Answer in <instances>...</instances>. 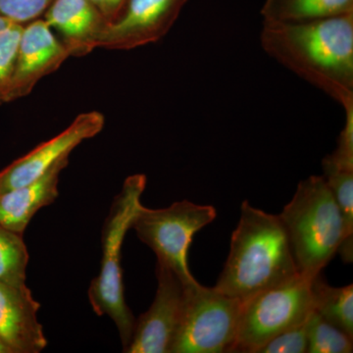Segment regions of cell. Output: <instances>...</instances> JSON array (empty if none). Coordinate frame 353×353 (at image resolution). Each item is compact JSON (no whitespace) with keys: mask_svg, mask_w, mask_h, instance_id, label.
<instances>
[{"mask_svg":"<svg viewBox=\"0 0 353 353\" xmlns=\"http://www.w3.org/2000/svg\"><path fill=\"white\" fill-rule=\"evenodd\" d=\"M313 311L353 338V285L332 287L321 273L311 283Z\"/></svg>","mask_w":353,"mask_h":353,"instance_id":"cell-16","label":"cell"},{"mask_svg":"<svg viewBox=\"0 0 353 353\" xmlns=\"http://www.w3.org/2000/svg\"><path fill=\"white\" fill-rule=\"evenodd\" d=\"M146 176L136 174L128 176L122 190L114 199L110 212L102 230L101 272L88 289V299L97 315H108L119 331L123 347L132 340L136 319L124 296L121 250L128 230L141 205Z\"/></svg>","mask_w":353,"mask_h":353,"instance_id":"cell-4","label":"cell"},{"mask_svg":"<svg viewBox=\"0 0 353 353\" xmlns=\"http://www.w3.org/2000/svg\"><path fill=\"white\" fill-rule=\"evenodd\" d=\"M325 180L340 210L343 225V238L338 253L345 263L353 262V170L334 166L323 160Z\"/></svg>","mask_w":353,"mask_h":353,"instance_id":"cell-17","label":"cell"},{"mask_svg":"<svg viewBox=\"0 0 353 353\" xmlns=\"http://www.w3.org/2000/svg\"><path fill=\"white\" fill-rule=\"evenodd\" d=\"M39 307L27 285L0 282V340L12 353H38L48 345L37 316Z\"/></svg>","mask_w":353,"mask_h":353,"instance_id":"cell-13","label":"cell"},{"mask_svg":"<svg viewBox=\"0 0 353 353\" xmlns=\"http://www.w3.org/2000/svg\"><path fill=\"white\" fill-rule=\"evenodd\" d=\"M0 353H12L10 348L7 347L6 343H4L1 340H0Z\"/></svg>","mask_w":353,"mask_h":353,"instance_id":"cell-26","label":"cell"},{"mask_svg":"<svg viewBox=\"0 0 353 353\" xmlns=\"http://www.w3.org/2000/svg\"><path fill=\"white\" fill-rule=\"evenodd\" d=\"M345 122L339 138L338 146L332 154L324 158L334 166L353 170V103L343 108Z\"/></svg>","mask_w":353,"mask_h":353,"instance_id":"cell-23","label":"cell"},{"mask_svg":"<svg viewBox=\"0 0 353 353\" xmlns=\"http://www.w3.org/2000/svg\"><path fill=\"white\" fill-rule=\"evenodd\" d=\"M157 290L154 301L139 316L128 353H170L182 316L185 285L175 272L157 262Z\"/></svg>","mask_w":353,"mask_h":353,"instance_id":"cell-8","label":"cell"},{"mask_svg":"<svg viewBox=\"0 0 353 353\" xmlns=\"http://www.w3.org/2000/svg\"><path fill=\"white\" fill-rule=\"evenodd\" d=\"M299 275L287 232L278 215L241 204L229 256L214 285L241 301Z\"/></svg>","mask_w":353,"mask_h":353,"instance_id":"cell-2","label":"cell"},{"mask_svg":"<svg viewBox=\"0 0 353 353\" xmlns=\"http://www.w3.org/2000/svg\"><path fill=\"white\" fill-rule=\"evenodd\" d=\"M353 13V0H265L264 22L303 23Z\"/></svg>","mask_w":353,"mask_h":353,"instance_id":"cell-15","label":"cell"},{"mask_svg":"<svg viewBox=\"0 0 353 353\" xmlns=\"http://www.w3.org/2000/svg\"><path fill=\"white\" fill-rule=\"evenodd\" d=\"M309 318V317H308ZM307 321L285 330L267 341L255 353H305L308 348Z\"/></svg>","mask_w":353,"mask_h":353,"instance_id":"cell-21","label":"cell"},{"mask_svg":"<svg viewBox=\"0 0 353 353\" xmlns=\"http://www.w3.org/2000/svg\"><path fill=\"white\" fill-rule=\"evenodd\" d=\"M269 57L343 108L353 103V13L303 23L264 22Z\"/></svg>","mask_w":353,"mask_h":353,"instance_id":"cell-1","label":"cell"},{"mask_svg":"<svg viewBox=\"0 0 353 353\" xmlns=\"http://www.w3.org/2000/svg\"><path fill=\"white\" fill-rule=\"evenodd\" d=\"M278 216L299 274L316 277L338 253L343 238L340 210L324 176H310L299 183L292 201Z\"/></svg>","mask_w":353,"mask_h":353,"instance_id":"cell-3","label":"cell"},{"mask_svg":"<svg viewBox=\"0 0 353 353\" xmlns=\"http://www.w3.org/2000/svg\"><path fill=\"white\" fill-rule=\"evenodd\" d=\"M53 0H0V15L26 25L43 16Z\"/></svg>","mask_w":353,"mask_h":353,"instance_id":"cell-22","label":"cell"},{"mask_svg":"<svg viewBox=\"0 0 353 353\" xmlns=\"http://www.w3.org/2000/svg\"><path fill=\"white\" fill-rule=\"evenodd\" d=\"M23 27L24 25L12 23L0 34V105L6 103L12 82Z\"/></svg>","mask_w":353,"mask_h":353,"instance_id":"cell-20","label":"cell"},{"mask_svg":"<svg viewBox=\"0 0 353 353\" xmlns=\"http://www.w3.org/2000/svg\"><path fill=\"white\" fill-rule=\"evenodd\" d=\"M312 280L299 274L241 301L232 352L255 353L274 336L306 321L313 312Z\"/></svg>","mask_w":353,"mask_h":353,"instance_id":"cell-6","label":"cell"},{"mask_svg":"<svg viewBox=\"0 0 353 353\" xmlns=\"http://www.w3.org/2000/svg\"><path fill=\"white\" fill-rule=\"evenodd\" d=\"M41 18L59 34L70 57H83L99 48L109 25L88 0H53Z\"/></svg>","mask_w":353,"mask_h":353,"instance_id":"cell-12","label":"cell"},{"mask_svg":"<svg viewBox=\"0 0 353 353\" xmlns=\"http://www.w3.org/2000/svg\"><path fill=\"white\" fill-rule=\"evenodd\" d=\"M189 0H127L99 48L131 50L164 38Z\"/></svg>","mask_w":353,"mask_h":353,"instance_id":"cell-9","label":"cell"},{"mask_svg":"<svg viewBox=\"0 0 353 353\" xmlns=\"http://www.w3.org/2000/svg\"><path fill=\"white\" fill-rule=\"evenodd\" d=\"M217 217L211 205L189 201L174 202L167 208H146L139 205L131 229L139 240L150 246L161 262L175 272L185 287L196 284L188 266V252L192 239L202 228Z\"/></svg>","mask_w":353,"mask_h":353,"instance_id":"cell-5","label":"cell"},{"mask_svg":"<svg viewBox=\"0 0 353 353\" xmlns=\"http://www.w3.org/2000/svg\"><path fill=\"white\" fill-rule=\"evenodd\" d=\"M308 353H352L353 338L313 311L309 316Z\"/></svg>","mask_w":353,"mask_h":353,"instance_id":"cell-19","label":"cell"},{"mask_svg":"<svg viewBox=\"0 0 353 353\" xmlns=\"http://www.w3.org/2000/svg\"><path fill=\"white\" fill-rule=\"evenodd\" d=\"M68 164L69 158H65L38 180L0 194V226L24 234L39 209L57 199L60 173Z\"/></svg>","mask_w":353,"mask_h":353,"instance_id":"cell-14","label":"cell"},{"mask_svg":"<svg viewBox=\"0 0 353 353\" xmlns=\"http://www.w3.org/2000/svg\"><path fill=\"white\" fill-rule=\"evenodd\" d=\"M241 301L213 288L185 287L180 325L170 353L232 352Z\"/></svg>","mask_w":353,"mask_h":353,"instance_id":"cell-7","label":"cell"},{"mask_svg":"<svg viewBox=\"0 0 353 353\" xmlns=\"http://www.w3.org/2000/svg\"><path fill=\"white\" fill-rule=\"evenodd\" d=\"M13 22H11L10 20L6 19L3 16L0 15V34L4 31V30L7 29Z\"/></svg>","mask_w":353,"mask_h":353,"instance_id":"cell-25","label":"cell"},{"mask_svg":"<svg viewBox=\"0 0 353 353\" xmlns=\"http://www.w3.org/2000/svg\"><path fill=\"white\" fill-rule=\"evenodd\" d=\"M102 13L108 21L112 23L119 16L127 0H88Z\"/></svg>","mask_w":353,"mask_h":353,"instance_id":"cell-24","label":"cell"},{"mask_svg":"<svg viewBox=\"0 0 353 353\" xmlns=\"http://www.w3.org/2000/svg\"><path fill=\"white\" fill-rule=\"evenodd\" d=\"M105 118L99 111L77 116L75 120L57 137L37 146L0 172V194L17 189L38 180L55 164L88 139L102 131Z\"/></svg>","mask_w":353,"mask_h":353,"instance_id":"cell-10","label":"cell"},{"mask_svg":"<svg viewBox=\"0 0 353 353\" xmlns=\"http://www.w3.org/2000/svg\"><path fill=\"white\" fill-rule=\"evenodd\" d=\"M29 252L23 234L0 226V282L26 285Z\"/></svg>","mask_w":353,"mask_h":353,"instance_id":"cell-18","label":"cell"},{"mask_svg":"<svg viewBox=\"0 0 353 353\" xmlns=\"http://www.w3.org/2000/svg\"><path fill=\"white\" fill-rule=\"evenodd\" d=\"M69 57L68 50L43 18L24 25L6 103L31 94L41 79L59 69Z\"/></svg>","mask_w":353,"mask_h":353,"instance_id":"cell-11","label":"cell"}]
</instances>
